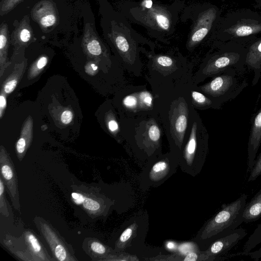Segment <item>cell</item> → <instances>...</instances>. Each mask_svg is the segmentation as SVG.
<instances>
[{
	"label": "cell",
	"mask_w": 261,
	"mask_h": 261,
	"mask_svg": "<svg viewBox=\"0 0 261 261\" xmlns=\"http://www.w3.org/2000/svg\"><path fill=\"white\" fill-rule=\"evenodd\" d=\"M184 5V0L169 4L158 0H123L120 12L128 20L144 27L151 37L165 41L174 34Z\"/></svg>",
	"instance_id": "6da1fadb"
},
{
	"label": "cell",
	"mask_w": 261,
	"mask_h": 261,
	"mask_svg": "<svg viewBox=\"0 0 261 261\" xmlns=\"http://www.w3.org/2000/svg\"><path fill=\"white\" fill-rule=\"evenodd\" d=\"M260 34L261 14L244 9L221 17L211 35L216 42L233 41L247 46Z\"/></svg>",
	"instance_id": "7a4b0ae2"
},
{
	"label": "cell",
	"mask_w": 261,
	"mask_h": 261,
	"mask_svg": "<svg viewBox=\"0 0 261 261\" xmlns=\"http://www.w3.org/2000/svg\"><path fill=\"white\" fill-rule=\"evenodd\" d=\"M107 26V37L121 58L128 64L138 58L139 44L152 43L137 33L121 12L111 11Z\"/></svg>",
	"instance_id": "3957f363"
},
{
	"label": "cell",
	"mask_w": 261,
	"mask_h": 261,
	"mask_svg": "<svg viewBox=\"0 0 261 261\" xmlns=\"http://www.w3.org/2000/svg\"><path fill=\"white\" fill-rule=\"evenodd\" d=\"M219 8L210 3L194 4L184 9L181 20L191 21L186 44L189 49L212 35L222 17Z\"/></svg>",
	"instance_id": "277c9868"
},
{
	"label": "cell",
	"mask_w": 261,
	"mask_h": 261,
	"mask_svg": "<svg viewBox=\"0 0 261 261\" xmlns=\"http://www.w3.org/2000/svg\"><path fill=\"white\" fill-rule=\"evenodd\" d=\"M247 195L243 194L234 201L223 204L221 210L204 225L199 239L215 241L237 228L243 222Z\"/></svg>",
	"instance_id": "5b68a950"
},
{
	"label": "cell",
	"mask_w": 261,
	"mask_h": 261,
	"mask_svg": "<svg viewBox=\"0 0 261 261\" xmlns=\"http://www.w3.org/2000/svg\"><path fill=\"white\" fill-rule=\"evenodd\" d=\"M217 49L209 55L202 73L203 76H215L233 68L240 72L246 66V46L233 42H216Z\"/></svg>",
	"instance_id": "8992f818"
},
{
	"label": "cell",
	"mask_w": 261,
	"mask_h": 261,
	"mask_svg": "<svg viewBox=\"0 0 261 261\" xmlns=\"http://www.w3.org/2000/svg\"><path fill=\"white\" fill-rule=\"evenodd\" d=\"M236 69L229 68L215 75L200 89L219 105L236 97L248 85L245 80L239 83Z\"/></svg>",
	"instance_id": "52a82bcc"
},
{
	"label": "cell",
	"mask_w": 261,
	"mask_h": 261,
	"mask_svg": "<svg viewBox=\"0 0 261 261\" xmlns=\"http://www.w3.org/2000/svg\"><path fill=\"white\" fill-rule=\"evenodd\" d=\"M34 221L48 243L52 254L56 260L59 261L77 260L73 249L70 248V246L49 223L39 217H36Z\"/></svg>",
	"instance_id": "ba28073f"
},
{
	"label": "cell",
	"mask_w": 261,
	"mask_h": 261,
	"mask_svg": "<svg viewBox=\"0 0 261 261\" xmlns=\"http://www.w3.org/2000/svg\"><path fill=\"white\" fill-rule=\"evenodd\" d=\"M1 176L8 190L13 206L19 213L21 212L18 179L14 165L9 154L3 146L0 150Z\"/></svg>",
	"instance_id": "9c48e42d"
},
{
	"label": "cell",
	"mask_w": 261,
	"mask_h": 261,
	"mask_svg": "<svg viewBox=\"0 0 261 261\" xmlns=\"http://www.w3.org/2000/svg\"><path fill=\"white\" fill-rule=\"evenodd\" d=\"M93 188L76 186L71 194L73 202L81 205L90 216H98L104 212L106 205L98 192Z\"/></svg>",
	"instance_id": "30bf717a"
},
{
	"label": "cell",
	"mask_w": 261,
	"mask_h": 261,
	"mask_svg": "<svg viewBox=\"0 0 261 261\" xmlns=\"http://www.w3.org/2000/svg\"><path fill=\"white\" fill-rule=\"evenodd\" d=\"M248 234L243 228H237L227 234L216 240L208 248L203 252L205 260H213L216 257L227 253Z\"/></svg>",
	"instance_id": "8fae6325"
},
{
	"label": "cell",
	"mask_w": 261,
	"mask_h": 261,
	"mask_svg": "<svg viewBox=\"0 0 261 261\" xmlns=\"http://www.w3.org/2000/svg\"><path fill=\"white\" fill-rule=\"evenodd\" d=\"M188 109L187 103L180 101L175 107L171 117V130L178 145L182 144L187 129Z\"/></svg>",
	"instance_id": "7c38bea8"
},
{
	"label": "cell",
	"mask_w": 261,
	"mask_h": 261,
	"mask_svg": "<svg viewBox=\"0 0 261 261\" xmlns=\"http://www.w3.org/2000/svg\"><path fill=\"white\" fill-rule=\"evenodd\" d=\"M25 246L27 260L49 261L55 260L50 258L46 250L35 234L30 230L22 234Z\"/></svg>",
	"instance_id": "4fadbf2b"
},
{
	"label": "cell",
	"mask_w": 261,
	"mask_h": 261,
	"mask_svg": "<svg viewBox=\"0 0 261 261\" xmlns=\"http://www.w3.org/2000/svg\"><path fill=\"white\" fill-rule=\"evenodd\" d=\"M261 144V107L252 120L248 142V170L252 169Z\"/></svg>",
	"instance_id": "5bb4252c"
},
{
	"label": "cell",
	"mask_w": 261,
	"mask_h": 261,
	"mask_svg": "<svg viewBox=\"0 0 261 261\" xmlns=\"http://www.w3.org/2000/svg\"><path fill=\"white\" fill-rule=\"evenodd\" d=\"M248 52L246 66L253 70L252 85H255L261 76V37H258L247 46Z\"/></svg>",
	"instance_id": "9a60e30c"
},
{
	"label": "cell",
	"mask_w": 261,
	"mask_h": 261,
	"mask_svg": "<svg viewBox=\"0 0 261 261\" xmlns=\"http://www.w3.org/2000/svg\"><path fill=\"white\" fill-rule=\"evenodd\" d=\"M33 16L38 23L44 28H49L57 22V15L53 5L48 2L40 3L35 7Z\"/></svg>",
	"instance_id": "2e32d148"
},
{
	"label": "cell",
	"mask_w": 261,
	"mask_h": 261,
	"mask_svg": "<svg viewBox=\"0 0 261 261\" xmlns=\"http://www.w3.org/2000/svg\"><path fill=\"white\" fill-rule=\"evenodd\" d=\"M14 26V30L10 37L13 43L19 46L25 45L32 40L33 32L30 25L28 16H24Z\"/></svg>",
	"instance_id": "e0dca14e"
},
{
	"label": "cell",
	"mask_w": 261,
	"mask_h": 261,
	"mask_svg": "<svg viewBox=\"0 0 261 261\" xmlns=\"http://www.w3.org/2000/svg\"><path fill=\"white\" fill-rule=\"evenodd\" d=\"M83 44L86 51L91 55L99 56L103 52L102 43L90 26H87L85 29Z\"/></svg>",
	"instance_id": "ac0fdd59"
},
{
	"label": "cell",
	"mask_w": 261,
	"mask_h": 261,
	"mask_svg": "<svg viewBox=\"0 0 261 261\" xmlns=\"http://www.w3.org/2000/svg\"><path fill=\"white\" fill-rule=\"evenodd\" d=\"M261 217V188L245 205L243 221L250 223L258 220Z\"/></svg>",
	"instance_id": "d6986e66"
},
{
	"label": "cell",
	"mask_w": 261,
	"mask_h": 261,
	"mask_svg": "<svg viewBox=\"0 0 261 261\" xmlns=\"http://www.w3.org/2000/svg\"><path fill=\"white\" fill-rule=\"evenodd\" d=\"M83 248L92 260H101L109 254L110 251V249L100 241L93 238L86 239Z\"/></svg>",
	"instance_id": "ffe728a7"
},
{
	"label": "cell",
	"mask_w": 261,
	"mask_h": 261,
	"mask_svg": "<svg viewBox=\"0 0 261 261\" xmlns=\"http://www.w3.org/2000/svg\"><path fill=\"white\" fill-rule=\"evenodd\" d=\"M197 124L196 122H194L188 142L186 146L185 150V159L187 164L191 166L196 151L197 141Z\"/></svg>",
	"instance_id": "44dd1931"
},
{
	"label": "cell",
	"mask_w": 261,
	"mask_h": 261,
	"mask_svg": "<svg viewBox=\"0 0 261 261\" xmlns=\"http://www.w3.org/2000/svg\"><path fill=\"white\" fill-rule=\"evenodd\" d=\"M10 40L8 25L5 22H2L0 27V63L1 68L2 65H4L5 64Z\"/></svg>",
	"instance_id": "7402d4cb"
},
{
	"label": "cell",
	"mask_w": 261,
	"mask_h": 261,
	"mask_svg": "<svg viewBox=\"0 0 261 261\" xmlns=\"http://www.w3.org/2000/svg\"><path fill=\"white\" fill-rule=\"evenodd\" d=\"M170 166L167 162L161 160L155 163L149 173L150 179L158 181L164 178L169 172Z\"/></svg>",
	"instance_id": "603a6c76"
},
{
	"label": "cell",
	"mask_w": 261,
	"mask_h": 261,
	"mask_svg": "<svg viewBox=\"0 0 261 261\" xmlns=\"http://www.w3.org/2000/svg\"><path fill=\"white\" fill-rule=\"evenodd\" d=\"M261 243V223L258 225L254 232L250 236L245 243L243 251L236 254V255H245L251 251L257 245Z\"/></svg>",
	"instance_id": "cb8c5ba5"
},
{
	"label": "cell",
	"mask_w": 261,
	"mask_h": 261,
	"mask_svg": "<svg viewBox=\"0 0 261 261\" xmlns=\"http://www.w3.org/2000/svg\"><path fill=\"white\" fill-rule=\"evenodd\" d=\"M192 97L197 106L205 108L212 107L215 109H220L221 107L220 105L200 92L195 91H192Z\"/></svg>",
	"instance_id": "d4e9b609"
},
{
	"label": "cell",
	"mask_w": 261,
	"mask_h": 261,
	"mask_svg": "<svg viewBox=\"0 0 261 261\" xmlns=\"http://www.w3.org/2000/svg\"><path fill=\"white\" fill-rule=\"evenodd\" d=\"M5 185L0 176V213L2 215L8 217L9 212L5 195Z\"/></svg>",
	"instance_id": "484cf974"
},
{
	"label": "cell",
	"mask_w": 261,
	"mask_h": 261,
	"mask_svg": "<svg viewBox=\"0 0 261 261\" xmlns=\"http://www.w3.org/2000/svg\"><path fill=\"white\" fill-rule=\"evenodd\" d=\"M22 0H2L0 3V15L3 16L12 10Z\"/></svg>",
	"instance_id": "4316f807"
},
{
	"label": "cell",
	"mask_w": 261,
	"mask_h": 261,
	"mask_svg": "<svg viewBox=\"0 0 261 261\" xmlns=\"http://www.w3.org/2000/svg\"><path fill=\"white\" fill-rule=\"evenodd\" d=\"M135 224L132 225L125 229L120 235L117 246L118 248H123L125 243L130 239L134 232L136 227Z\"/></svg>",
	"instance_id": "83f0119b"
},
{
	"label": "cell",
	"mask_w": 261,
	"mask_h": 261,
	"mask_svg": "<svg viewBox=\"0 0 261 261\" xmlns=\"http://www.w3.org/2000/svg\"><path fill=\"white\" fill-rule=\"evenodd\" d=\"M261 175V152L258 155L252 169L250 171V174L248 178V181L250 182L255 180Z\"/></svg>",
	"instance_id": "f1b7e54d"
},
{
	"label": "cell",
	"mask_w": 261,
	"mask_h": 261,
	"mask_svg": "<svg viewBox=\"0 0 261 261\" xmlns=\"http://www.w3.org/2000/svg\"><path fill=\"white\" fill-rule=\"evenodd\" d=\"M139 103L142 108H148L152 105L153 97L147 91H142L139 95Z\"/></svg>",
	"instance_id": "f546056e"
},
{
	"label": "cell",
	"mask_w": 261,
	"mask_h": 261,
	"mask_svg": "<svg viewBox=\"0 0 261 261\" xmlns=\"http://www.w3.org/2000/svg\"><path fill=\"white\" fill-rule=\"evenodd\" d=\"M153 59L156 64L163 67H169L174 64L172 58L168 56L157 55L154 56Z\"/></svg>",
	"instance_id": "4dcf8cb0"
},
{
	"label": "cell",
	"mask_w": 261,
	"mask_h": 261,
	"mask_svg": "<svg viewBox=\"0 0 261 261\" xmlns=\"http://www.w3.org/2000/svg\"><path fill=\"white\" fill-rule=\"evenodd\" d=\"M148 135L152 141L158 142L161 137V132L159 127L155 124L151 125L148 128Z\"/></svg>",
	"instance_id": "1f68e13d"
},
{
	"label": "cell",
	"mask_w": 261,
	"mask_h": 261,
	"mask_svg": "<svg viewBox=\"0 0 261 261\" xmlns=\"http://www.w3.org/2000/svg\"><path fill=\"white\" fill-rule=\"evenodd\" d=\"M123 103L125 107L130 109H135L138 103L137 97L134 95H129L124 97Z\"/></svg>",
	"instance_id": "d6a6232c"
},
{
	"label": "cell",
	"mask_w": 261,
	"mask_h": 261,
	"mask_svg": "<svg viewBox=\"0 0 261 261\" xmlns=\"http://www.w3.org/2000/svg\"><path fill=\"white\" fill-rule=\"evenodd\" d=\"M18 77H12L4 85V90L6 94H10L15 89Z\"/></svg>",
	"instance_id": "836d02e7"
},
{
	"label": "cell",
	"mask_w": 261,
	"mask_h": 261,
	"mask_svg": "<svg viewBox=\"0 0 261 261\" xmlns=\"http://www.w3.org/2000/svg\"><path fill=\"white\" fill-rule=\"evenodd\" d=\"M73 119V114L69 110L64 111L61 114V120L64 124H67L69 123Z\"/></svg>",
	"instance_id": "e575fe53"
},
{
	"label": "cell",
	"mask_w": 261,
	"mask_h": 261,
	"mask_svg": "<svg viewBox=\"0 0 261 261\" xmlns=\"http://www.w3.org/2000/svg\"><path fill=\"white\" fill-rule=\"evenodd\" d=\"M197 260H203V256L202 255H198V254L195 252H189L184 258V261H196Z\"/></svg>",
	"instance_id": "d590c367"
},
{
	"label": "cell",
	"mask_w": 261,
	"mask_h": 261,
	"mask_svg": "<svg viewBox=\"0 0 261 261\" xmlns=\"http://www.w3.org/2000/svg\"><path fill=\"white\" fill-rule=\"evenodd\" d=\"M47 61L48 59L46 56H42L37 61L35 67L37 69L41 70L46 65Z\"/></svg>",
	"instance_id": "8d00e7d4"
},
{
	"label": "cell",
	"mask_w": 261,
	"mask_h": 261,
	"mask_svg": "<svg viewBox=\"0 0 261 261\" xmlns=\"http://www.w3.org/2000/svg\"><path fill=\"white\" fill-rule=\"evenodd\" d=\"M245 255L249 256L254 260H258L261 258V247L256 250L247 253Z\"/></svg>",
	"instance_id": "74e56055"
},
{
	"label": "cell",
	"mask_w": 261,
	"mask_h": 261,
	"mask_svg": "<svg viewBox=\"0 0 261 261\" xmlns=\"http://www.w3.org/2000/svg\"><path fill=\"white\" fill-rule=\"evenodd\" d=\"M109 130L112 133H116L118 130L119 126L117 121L113 119L110 120L108 123Z\"/></svg>",
	"instance_id": "f35d334b"
},
{
	"label": "cell",
	"mask_w": 261,
	"mask_h": 261,
	"mask_svg": "<svg viewBox=\"0 0 261 261\" xmlns=\"http://www.w3.org/2000/svg\"><path fill=\"white\" fill-rule=\"evenodd\" d=\"M7 106V100L5 95L2 93L0 96V117L2 118L3 113Z\"/></svg>",
	"instance_id": "ab89813d"
},
{
	"label": "cell",
	"mask_w": 261,
	"mask_h": 261,
	"mask_svg": "<svg viewBox=\"0 0 261 261\" xmlns=\"http://www.w3.org/2000/svg\"><path fill=\"white\" fill-rule=\"evenodd\" d=\"M256 5L259 9H261V0H255Z\"/></svg>",
	"instance_id": "60d3db41"
},
{
	"label": "cell",
	"mask_w": 261,
	"mask_h": 261,
	"mask_svg": "<svg viewBox=\"0 0 261 261\" xmlns=\"http://www.w3.org/2000/svg\"><path fill=\"white\" fill-rule=\"evenodd\" d=\"M91 65L92 66L93 70H96L97 69V67L95 66L94 64H92Z\"/></svg>",
	"instance_id": "b9f144b4"
},
{
	"label": "cell",
	"mask_w": 261,
	"mask_h": 261,
	"mask_svg": "<svg viewBox=\"0 0 261 261\" xmlns=\"http://www.w3.org/2000/svg\"><path fill=\"white\" fill-rule=\"evenodd\" d=\"M174 1H178V0H174Z\"/></svg>",
	"instance_id": "7bdbcfd3"
}]
</instances>
